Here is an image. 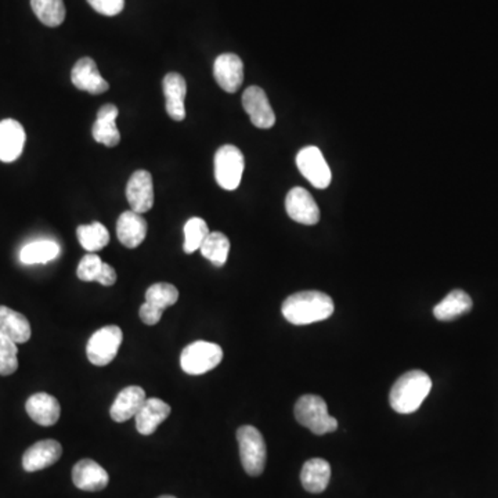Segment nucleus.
Instances as JSON below:
<instances>
[{
	"instance_id": "1",
	"label": "nucleus",
	"mask_w": 498,
	"mask_h": 498,
	"mask_svg": "<svg viewBox=\"0 0 498 498\" xmlns=\"http://www.w3.org/2000/svg\"><path fill=\"white\" fill-rule=\"evenodd\" d=\"M334 301L331 296L320 291H303L288 296L284 301V319L294 326H308V324L323 321L334 313Z\"/></svg>"
},
{
	"instance_id": "2",
	"label": "nucleus",
	"mask_w": 498,
	"mask_h": 498,
	"mask_svg": "<svg viewBox=\"0 0 498 498\" xmlns=\"http://www.w3.org/2000/svg\"><path fill=\"white\" fill-rule=\"evenodd\" d=\"M431 389V377L421 369H412L394 382L389 394V403L399 414H411L421 407Z\"/></svg>"
},
{
	"instance_id": "3",
	"label": "nucleus",
	"mask_w": 498,
	"mask_h": 498,
	"mask_svg": "<svg viewBox=\"0 0 498 498\" xmlns=\"http://www.w3.org/2000/svg\"><path fill=\"white\" fill-rule=\"evenodd\" d=\"M295 419L316 435L331 434L338 427V421L328 414L323 397L316 394L299 397L295 404Z\"/></svg>"
},
{
	"instance_id": "4",
	"label": "nucleus",
	"mask_w": 498,
	"mask_h": 498,
	"mask_svg": "<svg viewBox=\"0 0 498 498\" xmlns=\"http://www.w3.org/2000/svg\"><path fill=\"white\" fill-rule=\"evenodd\" d=\"M240 459L246 474L259 477L265 470L268 450L261 432L255 427L244 425L237 431Z\"/></svg>"
},
{
	"instance_id": "5",
	"label": "nucleus",
	"mask_w": 498,
	"mask_h": 498,
	"mask_svg": "<svg viewBox=\"0 0 498 498\" xmlns=\"http://www.w3.org/2000/svg\"><path fill=\"white\" fill-rule=\"evenodd\" d=\"M223 360V349L213 342L195 341L183 349L180 366L188 376H203L212 371Z\"/></svg>"
},
{
	"instance_id": "6",
	"label": "nucleus",
	"mask_w": 498,
	"mask_h": 498,
	"mask_svg": "<svg viewBox=\"0 0 498 498\" xmlns=\"http://www.w3.org/2000/svg\"><path fill=\"white\" fill-rule=\"evenodd\" d=\"M245 170V160L240 148L226 145L215 154V178L225 190L233 191L240 186Z\"/></svg>"
},
{
	"instance_id": "7",
	"label": "nucleus",
	"mask_w": 498,
	"mask_h": 498,
	"mask_svg": "<svg viewBox=\"0 0 498 498\" xmlns=\"http://www.w3.org/2000/svg\"><path fill=\"white\" fill-rule=\"evenodd\" d=\"M122 339V329L118 326H105L97 329L87 344L90 363L93 366H108L117 357Z\"/></svg>"
},
{
	"instance_id": "8",
	"label": "nucleus",
	"mask_w": 498,
	"mask_h": 498,
	"mask_svg": "<svg viewBox=\"0 0 498 498\" xmlns=\"http://www.w3.org/2000/svg\"><path fill=\"white\" fill-rule=\"evenodd\" d=\"M296 165L302 175L316 188H327L331 183V170L319 148L311 145L299 151L296 155Z\"/></svg>"
},
{
	"instance_id": "9",
	"label": "nucleus",
	"mask_w": 498,
	"mask_h": 498,
	"mask_svg": "<svg viewBox=\"0 0 498 498\" xmlns=\"http://www.w3.org/2000/svg\"><path fill=\"white\" fill-rule=\"evenodd\" d=\"M243 105L251 118V122L259 129H270L276 123L273 108L269 103L268 95L261 87H246L243 95Z\"/></svg>"
},
{
	"instance_id": "10",
	"label": "nucleus",
	"mask_w": 498,
	"mask_h": 498,
	"mask_svg": "<svg viewBox=\"0 0 498 498\" xmlns=\"http://www.w3.org/2000/svg\"><path fill=\"white\" fill-rule=\"evenodd\" d=\"M286 210L289 218L301 225L313 226L320 220V210L308 190L294 187L286 194Z\"/></svg>"
},
{
	"instance_id": "11",
	"label": "nucleus",
	"mask_w": 498,
	"mask_h": 498,
	"mask_svg": "<svg viewBox=\"0 0 498 498\" xmlns=\"http://www.w3.org/2000/svg\"><path fill=\"white\" fill-rule=\"evenodd\" d=\"M127 198L135 212L143 213L154 206V185L147 170H137L130 176L127 185Z\"/></svg>"
},
{
	"instance_id": "12",
	"label": "nucleus",
	"mask_w": 498,
	"mask_h": 498,
	"mask_svg": "<svg viewBox=\"0 0 498 498\" xmlns=\"http://www.w3.org/2000/svg\"><path fill=\"white\" fill-rule=\"evenodd\" d=\"M213 77L225 92H237L244 82L243 60L234 53L219 55L213 64Z\"/></svg>"
},
{
	"instance_id": "13",
	"label": "nucleus",
	"mask_w": 498,
	"mask_h": 498,
	"mask_svg": "<svg viewBox=\"0 0 498 498\" xmlns=\"http://www.w3.org/2000/svg\"><path fill=\"white\" fill-rule=\"evenodd\" d=\"M71 80L77 89L90 95H103L110 89V83L102 77L95 60L83 57L74 65Z\"/></svg>"
},
{
	"instance_id": "14",
	"label": "nucleus",
	"mask_w": 498,
	"mask_h": 498,
	"mask_svg": "<svg viewBox=\"0 0 498 498\" xmlns=\"http://www.w3.org/2000/svg\"><path fill=\"white\" fill-rule=\"evenodd\" d=\"M25 130L16 120H4L0 122V161L14 162L21 157L25 145Z\"/></svg>"
},
{
	"instance_id": "15",
	"label": "nucleus",
	"mask_w": 498,
	"mask_h": 498,
	"mask_svg": "<svg viewBox=\"0 0 498 498\" xmlns=\"http://www.w3.org/2000/svg\"><path fill=\"white\" fill-rule=\"evenodd\" d=\"M62 454V447L57 440H40L22 455V468L27 472L45 469L59 461Z\"/></svg>"
},
{
	"instance_id": "16",
	"label": "nucleus",
	"mask_w": 498,
	"mask_h": 498,
	"mask_svg": "<svg viewBox=\"0 0 498 498\" xmlns=\"http://www.w3.org/2000/svg\"><path fill=\"white\" fill-rule=\"evenodd\" d=\"M72 482L83 492H100L107 487L110 482L107 470L93 461V460H80L72 469Z\"/></svg>"
},
{
	"instance_id": "17",
	"label": "nucleus",
	"mask_w": 498,
	"mask_h": 498,
	"mask_svg": "<svg viewBox=\"0 0 498 498\" xmlns=\"http://www.w3.org/2000/svg\"><path fill=\"white\" fill-rule=\"evenodd\" d=\"M170 404L165 403L163 400L158 397H151L145 399V404L142 409L138 410L136 414V429L138 434L150 436L157 431V427L165 421L170 415Z\"/></svg>"
},
{
	"instance_id": "18",
	"label": "nucleus",
	"mask_w": 498,
	"mask_h": 498,
	"mask_svg": "<svg viewBox=\"0 0 498 498\" xmlns=\"http://www.w3.org/2000/svg\"><path fill=\"white\" fill-rule=\"evenodd\" d=\"M163 95L166 99L168 115L176 122L186 118L185 99L187 95V83L178 72H170L163 78Z\"/></svg>"
},
{
	"instance_id": "19",
	"label": "nucleus",
	"mask_w": 498,
	"mask_h": 498,
	"mask_svg": "<svg viewBox=\"0 0 498 498\" xmlns=\"http://www.w3.org/2000/svg\"><path fill=\"white\" fill-rule=\"evenodd\" d=\"M25 410H27L28 415L31 417L32 421L42 425V427H52V425L57 424L60 414H62L59 400L52 394H45V392L32 394L27 400Z\"/></svg>"
},
{
	"instance_id": "20",
	"label": "nucleus",
	"mask_w": 498,
	"mask_h": 498,
	"mask_svg": "<svg viewBox=\"0 0 498 498\" xmlns=\"http://www.w3.org/2000/svg\"><path fill=\"white\" fill-rule=\"evenodd\" d=\"M145 392L140 386H128L118 394L117 399L111 406V419L115 422H127L128 419H135L138 410L145 404Z\"/></svg>"
},
{
	"instance_id": "21",
	"label": "nucleus",
	"mask_w": 498,
	"mask_h": 498,
	"mask_svg": "<svg viewBox=\"0 0 498 498\" xmlns=\"http://www.w3.org/2000/svg\"><path fill=\"white\" fill-rule=\"evenodd\" d=\"M117 236L127 248H137L147 236V220L135 211H127L118 219Z\"/></svg>"
},
{
	"instance_id": "22",
	"label": "nucleus",
	"mask_w": 498,
	"mask_h": 498,
	"mask_svg": "<svg viewBox=\"0 0 498 498\" xmlns=\"http://www.w3.org/2000/svg\"><path fill=\"white\" fill-rule=\"evenodd\" d=\"M120 111L114 104H104L97 112V120L92 128L93 138L107 147H115L120 142V133L117 128Z\"/></svg>"
},
{
	"instance_id": "23",
	"label": "nucleus",
	"mask_w": 498,
	"mask_h": 498,
	"mask_svg": "<svg viewBox=\"0 0 498 498\" xmlns=\"http://www.w3.org/2000/svg\"><path fill=\"white\" fill-rule=\"evenodd\" d=\"M331 479V467L323 459H311L304 462L301 472L302 486L309 493H323Z\"/></svg>"
},
{
	"instance_id": "24",
	"label": "nucleus",
	"mask_w": 498,
	"mask_h": 498,
	"mask_svg": "<svg viewBox=\"0 0 498 498\" xmlns=\"http://www.w3.org/2000/svg\"><path fill=\"white\" fill-rule=\"evenodd\" d=\"M472 309V299L462 289H454L434 308V316L440 321L454 320Z\"/></svg>"
},
{
	"instance_id": "25",
	"label": "nucleus",
	"mask_w": 498,
	"mask_h": 498,
	"mask_svg": "<svg viewBox=\"0 0 498 498\" xmlns=\"http://www.w3.org/2000/svg\"><path fill=\"white\" fill-rule=\"evenodd\" d=\"M0 328L16 344H25L31 338V324L27 317L7 306H0Z\"/></svg>"
},
{
	"instance_id": "26",
	"label": "nucleus",
	"mask_w": 498,
	"mask_h": 498,
	"mask_svg": "<svg viewBox=\"0 0 498 498\" xmlns=\"http://www.w3.org/2000/svg\"><path fill=\"white\" fill-rule=\"evenodd\" d=\"M60 255V245L52 240H37L27 244L20 251V261L24 265H42Z\"/></svg>"
},
{
	"instance_id": "27",
	"label": "nucleus",
	"mask_w": 498,
	"mask_h": 498,
	"mask_svg": "<svg viewBox=\"0 0 498 498\" xmlns=\"http://www.w3.org/2000/svg\"><path fill=\"white\" fill-rule=\"evenodd\" d=\"M77 236L82 248L90 253H97L110 243V233L99 221H95L92 225L79 226L77 228Z\"/></svg>"
},
{
	"instance_id": "28",
	"label": "nucleus",
	"mask_w": 498,
	"mask_h": 498,
	"mask_svg": "<svg viewBox=\"0 0 498 498\" xmlns=\"http://www.w3.org/2000/svg\"><path fill=\"white\" fill-rule=\"evenodd\" d=\"M200 251L203 258L208 259V261H212L213 265L220 268L228 261V253H230V241L220 231H213L203 241Z\"/></svg>"
},
{
	"instance_id": "29",
	"label": "nucleus",
	"mask_w": 498,
	"mask_h": 498,
	"mask_svg": "<svg viewBox=\"0 0 498 498\" xmlns=\"http://www.w3.org/2000/svg\"><path fill=\"white\" fill-rule=\"evenodd\" d=\"M31 6L35 16L46 27H59L64 22L67 12L62 0H31Z\"/></svg>"
},
{
	"instance_id": "30",
	"label": "nucleus",
	"mask_w": 498,
	"mask_h": 498,
	"mask_svg": "<svg viewBox=\"0 0 498 498\" xmlns=\"http://www.w3.org/2000/svg\"><path fill=\"white\" fill-rule=\"evenodd\" d=\"M210 236V228L206 221L201 218L188 219L185 225V244L183 251L186 253H193L203 245V241Z\"/></svg>"
},
{
	"instance_id": "31",
	"label": "nucleus",
	"mask_w": 498,
	"mask_h": 498,
	"mask_svg": "<svg viewBox=\"0 0 498 498\" xmlns=\"http://www.w3.org/2000/svg\"><path fill=\"white\" fill-rule=\"evenodd\" d=\"M178 299V288L168 283L153 284L145 293V302L162 311L175 304Z\"/></svg>"
},
{
	"instance_id": "32",
	"label": "nucleus",
	"mask_w": 498,
	"mask_h": 498,
	"mask_svg": "<svg viewBox=\"0 0 498 498\" xmlns=\"http://www.w3.org/2000/svg\"><path fill=\"white\" fill-rule=\"evenodd\" d=\"M19 348L4 329L0 328V376H12L19 369Z\"/></svg>"
},
{
	"instance_id": "33",
	"label": "nucleus",
	"mask_w": 498,
	"mask_h": 498,
	"mask_svg": "<svg viewBox=\"0 0 498 498\" xmlns=\"http://www.w3.org/2000/svg\"><path fill=\"white\" fill-rule=\"evenodd\" d=\"M103 265H104V261L99 255L87 253V255L83 256L82 261H79V266H78V278L87 281V283L97 281L100 273H102Z\"/></svg>"
},
{
	"instance_id": "34",
	"label": "nucleus",
	"mask_w": 498,
	"mask_h": 498,
	"mask_svg": "<svg viewBox=\"0 0 498 498\" xmlns=\"http://www.w3.org/2000/svg\"><path fill=\"white\" fill-rule=\"evenodd\" d=\"M87 4L103 16H118L125 6V0H87Z\"/></svg>"
},
{
	"instance_id": "35",
	"label": "nucleus",
	"mask_w": 498,
	"mask_h": 498,
	"mask_svg": "<svg viewBox=\"0 0 498 498\" xmlns=\"http://www.w3.org/2000/svg\"><path fill=\"white\" fill-rule=\"evenodd\" d=\"M138 314H140V319H142L143 323L147 324V326H155V324L160 323L163 311L154 308V306H151L147 302H145Z\"/></svg>"
},
{
	"instance_id": "36",
	"label": "nucleus",
	"mask_w": 498,
	"mask_h": 498,
	"mask_svg": "<svg viewBox=\"0 0 498 498\" xmlns=\"http://www.w3.org/2000/svg\"><path fill=\"white\" fill-rule=\"evenodd\" d=\"M97 283L105 286H114L117 283V271H115V269L108 265V263H104L102 273H100L99 278H97Z\"/></svg>"
},
{
	"instance_id": "37",
	"label": "nucleus",
	"mask_w": 498,
	"mask_h": 498,
	"mask_svg": "<svg viewBox=\"0 0 498 498\" xmlns=\"http://www.w3.org/2000/svg\"><path fill=\"white\" fill-rule=\"evenodd\" d=\"M158 498H176V497H173V495H161V497Z\"/></svg>"
}]
</instances>
